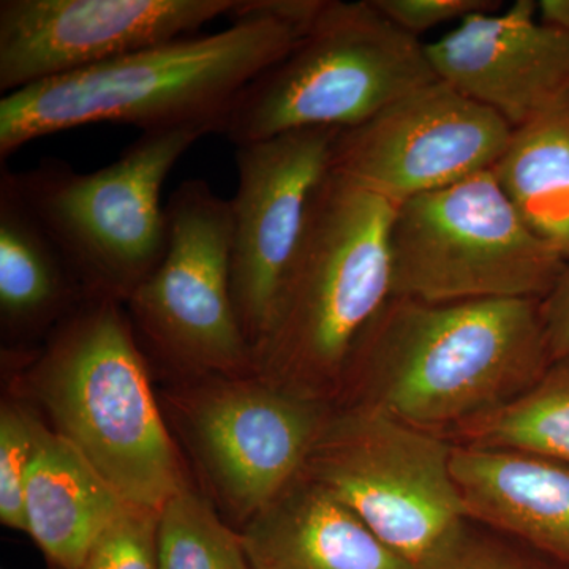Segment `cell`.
<instances>
[{"instance_id": "6da1fadb", "label": "cell", "mask_w": 569, "mask_h": 569, "mask_svg": "<svg viewBox=\"0 0 569 569\" xmlns=\"http://www.w3.org/2000/svg\"><path fill=\"white\" fill-rule=\"evenodd\" d=\"M325 0H247L230 28L183 37L0 100V157L37 138L126 123L144 132L203 127L222 132L250 82L282 61Z\"/></svg>"}, {"instance_id": "7a4b0ae2", "label": "cell", "mask_w": 569, "mask_h": 569, "mask_svg": "<svg viewBox=\"0 0 569 569\" xmlns=\"http://www.w3.org/2000/svg\"><path fill=\"white\" fill-rule=\"evenodd\" d=\"M550 362L539 299L391 296L356 342L335 406L449 437L529 391Z\"/></svg>"}, {"instance_id": "3957f363", "label": "cell", "mask_w": 569, "mask_h": 569, "mask_svg": "<svg viewBox=\"0 0 569 569\" xmlns=\"http://www.w3.org/2000/svg\"><path fill=\"white\" fill-rule=\"evenodd\" d=\"M396 209L332 171L321 179L253 347L254 376L336 402L356 342L391 298Z\"/></svg>"}, {"instance_id": "277c9868", "label": "cell", "mask_w": 569, "mask_h": 569, "mask_svg": "<svg viewBox=\"0 0 569 569\" xmlns=\"http://www.w3.org/2000/svg\"><path fill=\"white\" fill-rule=\"evenodd\" d=\"M26 378L52 430L130 505L159 511L189 482L121 302L86 298L52 329Z\"/></svg>"}, {"instance_id": "5b68a950", "label": "cell", "mask_w": 569, "mask_h": 569, "mask_svg": "<svg viewBox=\"0 0 569 569\" xmlns=\"http://www.w3.org/2000/svg\"><path fill=\"white\" fill-rule=\"evenodd\" d=\"M426 44L372 0H325L287 56L247 86L224 119L234 146L310 129H353L437 81Z\"/></svg>"}, {"instance_id": "8992f818", "label": "cell", "mask_w": 569, "mask_h": 569, "mask_svg": "<svg viewBox=\"0 0 569 569\" xmlns=\"http://www.w3.org/2000/svg\"><path fill=\"white\" fill-rule=\"evenodd\" d=\"M206 134L211 132L203 127L141 133L119 159L92 173H78L61 160L10 171L88 298L126 305L156 271L168 247L163 183Z\"/></svg>"}, {"instance_id": "52a82bcc", "label": "cell", "mask_w": 569, "mask_h": 569, "mask_svg": "<svg viewBox=\"0 0 569 569\" xmlns=\"http://www.w3.org/2000/svg\"><path fill=\"white\" fill-rule=\"evenodd\" d=\"M456 443L362 406H335L302 473L335 493L411 569H436L467 529Z\"/></svg>"}, {"instance_id": "ba28073f", "label": "cell", "mask_w": 569, "mask_h": 569, "mask_svg": "<svg viewBox=\"0 0 569 569\" xmlns=\"http://www.w3.org/2000/svg\"><path fill=\"white\" fill-rule=\"evenodd\" d=\"M391 296L426 302L545 299L567 260L527 227L492 170L397 206Z\"/></svg>"}, {"instance_id": "9c48e42d", "label": "cell", "mask_w": 569, "mask_h": 569, "mask_svg": "<svg viewBox=\"0 0 569 569\" xmlns=\"http://www.w3.org/2000/svg\"><path fill=\"white\" fill-rule=\"evenodd\" d=\"M164 209L167 252L126 302L142 350L179 377L250 376L252 347L231 293L230 200L189 179Z\"/></svg>"}, {"instance_id": "30bf717a", "label": "cell", "mask_w": 569, "mask_h": 569, "mask_svg": "<svg viewBox=\"0 0 569 569\" xmlns=\"http://www.w3.org/2000/svg\"><path fill=\"white\" fill-rule=\"evenodd\" d=\"M164 403L239 527L302 473L335 407L254 373L179 377Z\"/></svg>"}, {"instance_id": "8fae6325", "label": "cell", "mask_w": 569, "mask_h": 569, "mask_svg": "<svg viewBox=\"0 0 569 569\" xmlns=\"http://www.w3.org/2000/svg\"><path fill=\"white\" fill-rule=\"evenodd\" d=\"M512 130L496 111L437 80L340 130L329 171L399 206L492 170Z\"/></svg>"}, {"instance_id": "7c38bea8", "label": "cell", "mask_w": 569, "mask_h": 569, "mask_svg": "<svg viewBox=\"0 0 569 569\" xmlns=\"http://www.w3.org/2000/svg\"><path fill=\"white\" fill-rule=\"evenodd\" d=\"M239 0H2L0 91L9 96L183 39Z\"/></svg>"}, {"instance_id": "4fadbf2b", "label": "cell", "mask_w": 569, "mask_h": 569, "mask_svg": "<svg viewBox=\"0 0 569 569\" xmlns=\"http://www.w3.org/2000/svg\"><path fill=\"white\" fill-rule=\"evenodd\" d=\"M339 133V129L296 130L236 146L231 293L252 351L264 335L312 194L331 168Z\"/></svg>"}, {"instance_id": "5bb4252c", "label": "cell", "mask_w": 569, "mask_h": 569, "mask_svg": "<svg viewBox=\"0 0 569 569\" xmlns=\"http://www.w3.org/2000/svg\"><path fill=\"white\" fill-rule=\"evenodd\" d=\"M537 14L533 0H518L503 14H471L426 44L433 73L512 129L526 126L569 99V33Z\"/></svg>"}, {"instance_id": "9a60e30c", "label": "cell", "mask_w": 569, "mask_h": 569, "mask_svg": "<svg viewBox=\"0 0 569 569\" xmlns=\"http://www.w3.org/2000/svg\"><path fill=\"white\" fill-rule=\"evenodd\" d=\"M452 478L471 522L569 567V467L516 451L456 443Z\"/></svg>"}, {"instance_id": "2e32d148", "label": "cell", "mask_w": 569, "mask_h": 569, "mask_svg": "<svg viewBox=\"0 0 569 569\" xmlns=\"http://www.w3.org/2000/svg\"><path fill=\"white\" fill-rule=\"evenodd\" d=\"M239 531L250 569H411L305 473Z\"/></svg>"}, {"instance_id": "e0dca14e", "label": "cell", "mask_w": 569, "mask_h": 569, "mask_svg": "<svg viewBox=\"0 0 569 569\" xmlns=\"http://www.w3.org/2000/svg\"><path fill=\"white\" fill-rule=\"evenodd\" d=\"M130 507L70 441L41 421L26 485V533L50 565L81 569L93 546Z\"/></svg>"}, {"instance_id": "ac0fdd59", "label": "cell", "mask_w": 569, "mask_h": 569, "mask_svg": "<svg viewBox=\"0 0 569 569\" xmlns=\"http://www.w3.org/2000/svg\"><path fill=\"white\" fill-rule=\"evenodd\" d=\"M86 296L59 247L0 173V317L13 336L56 328Z\"/></svg>"}, {"instance_id": "d6986e66", "label": "cell", "mask_w": 569, "mask_h": 569, "mask_svg": "<svg viewBox=\"0 0 569 569\" xmlns=\"http://www.w3.org/2000/svg\"><path fill=\"white\" fill-rule=\"evenodd\" d=\"M492 173L527 227L569 260V99L512 130Z\"/></svg>"}, {"instance_id": "ffe728a7", "label": "cell", "mask_w": 569, "mask_h": 569, "mask_svg": "<svg viewBox=\"0 0 569 569\" xmlns=\"http://www.w3.org/2000/svg\"><path fill=\"white\" fill-rule=\"evenodd\" d=\"M455 437L462 445L516 449L569 467V356L550 362L537 383L509 406Z\"/></svg>"}, {"instance_id": "44dd1931", "label": "cell", "mask_w": 569, "mask_h": 569, "mask_svg": "<svg viewBox=\"0 0 569 569\" xmlns=\"http://www.w3.org/2000/svg\"><path fill=\"white\" fill-rule=\"evenodd\" d=\"M157 557L160 569H250L241 531L190 482L159 509Z\"/></svg>"}, {"instance_id": "7402d4cb", "label": "cell", "mask_w": 569, "mask_h": 569, "mask_svg": "<svg viewBox=\"0 0 569 569\" xmlns=\"http://www.w3.org/2000/svg\"><path fill=\"white\" fill-rule=\"evenodd\" d=\"M40 425L36 415L18 403L3 402L0 408V522L24 533L26 485L39 447Z\"/></svg>"}, {"instance_id": "603a6c76", "label": "cell", "mask_w": 569, "mask_h": 569, "mask_svg": "<svg viewBox=\"0 0 569 569\" xmlns=\"http://www.w3.org/2000/svg\"><path fill=\"white\" fill-rule=\"evenodd\" d=\"M156 509L130 507L104 531L81 569H160Z\"/></svg>"}, {"instance_id": "cb8c5ba5", "label": "cell", "mask_w": 569, "mask_h": 569, "mask_svg": "<svg viewBox=\"0 0 569 569\" xmlns=\"http://www.w3.org/2000/svg\"><path fill=\"white\" fill-rule=\"evenodd\" d=\"M436 569H569L518 539L468 522L458 542Z\"/></svg>"}, {"instance_id": "d4e9b609", "label": "cell", "mask_w": 569, "mask_h": 569, "mask_svg": "<svg viewBox=\"0 0 569 569\" xmlns=\"http://www.w3.org/2000/svg\"><path fill=\"white\" fill-rule=\"evenodd\" d=\"M389 21L411 36L471 14L493 13L500 7L497 0H372Z\"/></svg>"}, {"instance_id": "484cf974", "label": "cell", "mask_w": 569, "mask_h": 569, "mask_svg": "<svg viewBox=\"0 0 569 569\" xmlns=\"http://www.w3.org/2000/svg\"><path fill=\"white\" fill-rule=\"evenodd\" d=\"M541 316L550 361L569 356V260L552 290L541 299Z\"/></svg>"}, {"instance_id": "4316f807", "label": "cell", "mask_w": 569, "mask_h": 569, "mask_svg": "<svg viewBox=\"0 0 569 569\" xmlns=\"http://www.w3.org/2000/svg\"><path fill=\"white\" fill-rule=\"evenodd\" d=\"M537 3L539 22L569 33V0H541Z\"/></svg>"}, {"instance_id": "83f0119b", "label": "cell", "mask_w": 569, "mask_h": 569, "mask_svg": "<svg viewBox=\"0 0 569 569\" xmlns=\"http://www.w3.org/2000/svg\"><path fill=\"white\" fill-rule=\"evenodd\" d=\"M48 569H66V568L56 567V565H50V568H48Z\"/></svg>"}]
</instances>
